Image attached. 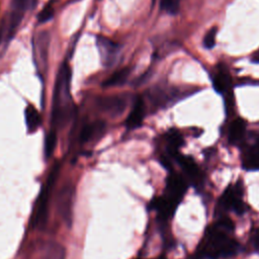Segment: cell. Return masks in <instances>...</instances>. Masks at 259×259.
<instances>
[{
    "mask_svg": "<svg viewBox=\"0 0 259 259\" xmlns=\"http://www.w3.org/2000/svg\"><path fill=\"white\" fill-rule=\"evenodd\" d=\"M71 69L67 63H63L59 69L55 89L53 119L57 124L66 122L72 109V99L70 95Z\"/></svg>",
    "mask_w": 259,
    "mask_h": 259,
    "instance_id": "6da1fadb",
    "label": "cell"
},
{
    "mask_svg": "<svg viewBox=\"0 0 259 259\" xmlns=\"http://www.w3.org/2000/svg\"><path fill=\"white\" fill-rule=\"evenodd\" d=\"M238 249L239 244L235 240L228 238L227 232L217 224L206 230L204 243L200 247L201 253L211 259L233 256Z\"/></svg>",
    "mask_w": 259,
    "mask_h": 259,
    "instance_id": "7a4b0ae2",
    "label": "cell"
},
{
    "mask_svg": "<svg viewBox=\"0 0 259 259\" xmlns=\"http://www.w3.org/2000/svg\"><path fill=\"white\" fill-rule=\"evenodd\" d=\"M59 172V166L55 165L54 169L50 173L46 185L42 187L41 192L38 196L37 202H36V207L32 217V227L41 229L46 226L47 220H48V203L50 199V194L52 192V188L54 185V182L56 180V177Z\"/></svg>",
    "mask_w": 259,
    "mask_h": 259,
    "instance_id": "3957f363",
    "label": "cell"
},
{
    "mask_svg": "<svg viewBox=\"0 0 259 259\" xmlns=\"http://www.w3.org/2000/svg\"><path fill=\"white\" fill-rule=\"evenodd\" d=\"M50 34L48 31H39L32 40L33 60L39 74H45L48 69Z\"/></svg>",
    "mask_w": 259,
    "mask_h": 259,
    "instance_id": "277c9868",
    "label": "cell"
},
{
    "mask_svg": "<svg viewBox=\"0 0 259 259\" xmlns=\"http://www.w3.org/2000/svg\"><path fill=\"white\" fill-rule=\"evenodd\" d=\"M74 198V188L71 184L64 185L58 195V211L63 221L70 225L72 222V206Z\"/></svg>",
    "mask_w": 259,
    "mask_h": 259,
    "instance_id": "5b68a950",
    "label": "cell"
},
{
    "mask_svg": "<svg viewBox=\"0 0 259 259\" xmlns=\"http://www.w3.org/2000/svg\"><path fill=\"white\" fill-rule=\"evenodd\" d=\"M99 109L110 116L120 115L126 107V99L121 95L104 96L97 100Z\"/></svg>",
    "mask_w": 259,
    "mask_h": 259,
    "instance_id": "8992f818",
    "label": "cell"
},
{
    "mask_svg": "<svg viewBox=\"0 0 259 259\" xmlns=\"http://www.w3.org/2000/svg\"><path fill=\"white\" fill-rule=\"evenodd\" d=\"M96 45H97L103 66H106V67L111 66L114 63L116 56L119 52V46L116 42L112 41L111 39L102 35H98L96 37Z\"/></svg>",
    "mask_w": 259,
    "mask_h": 259,
    "instance_id": "52a82bcc",
    "label": "cell"
},
{
    "mask_svg": "<svg viewBox=\"0 0 259 259\" xmlns=\"http://www.w3.org/2000/svg\"><path fill=\"white\" fill-rule=\"evenodd\" d=\"M241 189L238 186L228 187L221 197V205L225 209H233L241 214L245 211V203L241 199Z\"/></svg>",
    "mask_w": 259,
    "mask_h": 259,
    "instance_id": "ba28073f",
    "label": "cell"
},
{
    "mask_svg": "<svg viewBox=\"0 0 259 259\" xmlns=\"http://www.w3.org/2000/svg\"><path fill=\"white\" fill-rule=\"evenodd\" d=\"M28 0H12L11 3V13H10V18L8 21V28H7V40L11 39L17 27L19 26L23 14L26 10Z\"/></svg>",
    "mask_w": 259,
    "mask_h": 259,
    "instance_id": "9c48e42d",
    "label": "cell"
},
{
    "mask_svg": "<svg viewBox=\"0 0 259 259\" xmlns=\"http://www.w3.org/2000/svg\"><path fill=\"white\" fill-rule=\"evenodd\" d=\"M166 189H167V196L174 199L175 201L179 202L182 198L184 193L186 192L187 185L185 180L179 174L172 173L167 177L166 180Z\"/></svg>",
    "mask_w": 259,
    "mask_h": 259,
    "instance_id": "30bf717a",
    "label": "cell"
},
{
    "mask_svg": "<svg viewBox=\"0 0 259 259\" xmlns=\"http://www.w3.org/2000/svg\"><path fill=\"white\" fill-rule=\"evenodd\" d=\"M145 116V103L142 97H137L133 108L127 115V118L125 120V125L127 128H136L141 125L143 122Z\"/></svg>",
    "mask_w": 259,
    "mask_h": 259,
    "instance_id": "8fae6325",
    "label": "cell"
},
{
    "mask_svg": "<svg viewBox=\"0 0 259 259\" xmlns=\"http://www.w3.org/2000/svg\"><path fill=\"white\" fill-rule=\"evenodd\" d=\"M105 131V122L102 120H96L87 123L83 126L80 133V143L86 144L92 140L98 139Z\"/></svg>",
    "mask_w": 259,
    "mask_h": 259,
    "instance_id": "7c38bea8",
    "label": "cell"
},
{
    "mask_svg": "<svg viewBox=\"0 0 259 259\" xmlns=\"http://www.w3.org/2000/svg\"><path fill=\"white\" fill-rule=\"evenodd\" d=\"M177 204V201L167 195L158 197L153 201V207L157 210L159 217L164 220L170 218L174 213Z\"/></svg>",
    "mask_w": 259,
    "mask_h": 259,
    "instance_id": "4fadbf2b",
    "label": "cell"
},
{
    "mask_svg": "<svg viewBox=\"0 0 259 259\" xmlns=\"http://www.w3.org/2000/svg\"><path fill=\"white\" fill-rule=\"evenodd\" d=\"M231 76L225 66H219L212 76V86L218 93H225L231 85Z\"/></svg>",
    "mask_w": 259,
    "mask_h": 259,
    "instance_id": "5bb4252c",
    "label": "cell"
},
{
    "mask_svg": "<svg viewBox=\"0 0 259 259\" xmlns=\"http://www.w3.org/2000/svg\"><path fill=\"white\" fill-rule=\"evenodd\" d=\"M178 162L180 166L183 168L185 173L192 179V180H198L201 176V172L195 161L190 157L185 156H179Z\"/></svg>",
    "mask_w": 259,
    "mask_h": 259,
    "instance_id": "9a60e30c",
    "label": "cell"
},
{
    "mask_svg": "<svg viewBox=\"0 0 259 259\" xmlns=\"http://www.w3.org/2000/svg\"><path fill=\"white\" fill-rule=\"evenodd\" d=\"M24 116H25V123L28 132L29 133L35 132L41 122V118L38 111L35 109L34 106L29 104L26 106L24 110Z\"/></svg>",
    "mask_w": 259,
    "mask_h": 259,
    "instance_id": "2e32d148",
    "label": "cell"
},
{
    "mask_svg": "<svg viewBox=\"0 0 259 259\" xmlns=\"http://www.w3.org/2000/svg\"><path fill=\"white\" fill-rule=\"evenodd\" d=\"M130 74H131V69L130 68H127V67L121 68V69L117 70L116 72H114L109 78H107L103 82L102 86L103 87H113V86L122 85L127 80Z\"/></svg>",
    "mask_w": 259,
    "mask_h": 259,
    "instance_id": "e0dca14e",
    "label": "cell"
},
{
    "mask_svg": "<svg viewBox=\"0 0 259 259\" xmlns=\"http://www.w3.org/2000/svg\"><path fill=\"white\" fill-rule=\"evenodd\" d=\"M246 130V122L242 118H236L232 121L229 127V140L231 143H236L240 141Z\"/></svg>",
    "mask_w": 259,
    "mask_h": 259,
    "instance_id": "ac0fdd59",
    "label": "cell"
},
{
    "mask_svg": "<svg viewBox=\"0 0 259 259\" xmlns=\"http://www.w3.org/2000/svg\"><path fill=\"white\" fill-rule=\"evenodd\" d=\"M244 168L247 170L259 169V148L256 146L248 150L244 157Z\"/></svg>",
    "mask_w": 259,
    "mask_h": 259,
    "instance_id": "d6986e66",
    "label": "cell"
},
{
    "mask_svg": "<svg viewBox=\"0 0 259 259\" xmlns=\"http://www.w3.org/2000/svg\"><path fill=\"white\" fill-rule=\"evenodd\" d=\"M167 142H168V147H169L170 151L173 154H175L177 152V150L183 144V139L178 132L170 131L167 135Z\"/></svg>",
    "mask_w": 259,
    "mask_h": 259,
    "instance_id": "ffe728a7",
    "label": "cell"
},
{
    "mask_svg": "<svg viewBox=\"0 0 259 259\" xmlns=\"http://www.w3.org/2000/svg\"><path fill=\"white\" fill-rule=\"evenodd\" d=\"M57 145V134L55 131H51L45 141V155L47 158L51 157Z\"/></svg>",
    "mask_w": 259,
    "mask_h": 259,
    "instance_id": "44dd1931",
    "label": "cell"
},
{
    "mask_svg": "<svg viewBox=\"0 0 259 259\" xmlns=\"http://www.w3.org/2000/svg\"><path fill=\"white\" fill-rule=\"evenodd\" d=\"M180 0H161L160 6L161 8L170 13V14H176L179 10Z\"/></svg>",
    "mask_w": 259,
    "mask_h": 259,
    "instance_id": "7402d4cb",
    "label": "cell"
},
{
    "mask_svg": "<svg viewBox=\"0 0 259 259\" xmlns=\"http://www.w3.org/2000/svg\"><path fill=\"white\" fill-rule=\"evenodd\" d=\"M53 15H54V6H53L52 2H50V3H48V4L42 8V10L38 13V15H37V20H38V22L44 23V22L50 20V19L53 17Z\"/></svg>",
    "mask_w": 259,
    "mask_h": 259,
    "instance_id": "603a6c76",
    "label": "cell"
},
{
    "mask_svg": "<svg viewBox=\"0 0 259 259\" xmlns=\"http://www.w3.org/2000/svg\"><path fill=\"white\" fill-rule=\"evenodd\" d=\"M217 27L210 28L203 37V47L207 50H210L215 45V36H217Z\"/></svg>",
    "mask_w": 259,
    "mask_h": 259,
    "instance_id": "cb8c5ba5",
    "label": "cell"
},
{
    "mask_svg": "<svg viewBox=\"0 0 259 259\" xmlns=\"http://www.w3.org/2000/svg\"><path fill=\"white\" fill-rule=\"evenodd\" d=\"M221 229H223L225 232H231V231H233V229H234V224H233V222L230 220V219H228V218H223V219H221L219 222H217L215 223Z\"/></svg>",
    "mask_w": 259,
    "mask_h": 259,
    "instance_id": "d4e9b609",
    "label": "cell"
},
{
    "mask_svg": "<svg viewBox=\"0 0 259 259\" xmlns=\"http://www.w3.org/2000/svg\"><path fill=\"white\" fill-rule=\"evenodd\" d=\"M253 243H254V247L259 251V228L256 229L255 232H254Z\"/></svg>",
    "mask_w": 259,
    "mask_h": 259,
    "instance_id": "484cf974",
    "label": "cell"
},
{
    "mask_svg": "<svg viewBox=\"0 0 259 259\" xmlns=\"http://www.w3.org/2000/svg\"><path fill=\"white\" fill-rule=\"evenodd\" d=\"M252 61H253L254 63H259V50L253 54V56H252Z\"/></svg>",
    "mask_w": 259,
    "mask_h": 259,
    "instance_id": "4316f807",
    "label": "cell"
},
{
    "mask_svg": "<svg viewBox=\"0 0 259 259\" xmlns=\"http://www.w3.org/2000/svg\"><path fill=\"white\" fill-rule=\"evenodd\" d=\"M2 35H3V25L0 27V42H1V39H2Z\"/></svg>",
    "mask_w": 259,
    "mask_h": 259,
    "instance_id": "83f0119b",
    "label": "cell"
},
{
    "mask_svg": "<svg viewBox=\"0 0 259 259\" xmlns=\"http://www.w3.org/2000/svg\"><path fill=\"white\" fill-rule=\"evenodd\" d=\"M257 147L259 148V140H258V143H257Z\"/></svg>",
    "mask_w": 259,
    "mask_h": 259,
    "instance_id": "f1b7e54d",
    "label": "cell"
},
{
    "mask_svg": "<svg viewBox=\"0 0 259 259\" xmlns=\"http://www.w3.org/2000/svg\"><path fill=\"white\" fill-rule=\"evenodd\" d=\"M157 259H165V258H163V257H160V258H157Z\"/></svg>",
    "mask_w": 259,
    "mask_h": 259,
    "instance_id": "f546056e",
    "label": "cell"
}]
</instances>
